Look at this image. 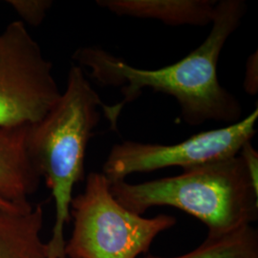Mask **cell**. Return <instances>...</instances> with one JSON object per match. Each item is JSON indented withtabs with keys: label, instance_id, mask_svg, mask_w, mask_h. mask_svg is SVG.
Masks as SVG:
<instances>
[{
	"label": "cell",
	"instance_id": "cell-10",
	"mask_svg": "<svg viewBox=\"0 0 258 258\" xmlns=\"http://www.w3.org/2000/svg\"><path fill=\"white\" fill-rule=\"evenodd\" d=\"M142 258H258V231L253 225H248L221 235L208 236L199 247L183 255L148 254Z\"/></svg>",
	"mask_w": 258,
	"mask_h": 258
},
{
	"label": "cell",
	"instance_id": "cell-8",
	"mask_svg": "<svg viewBox=\"0 0 258 258\" xmlns=\"http://www.w3.org/2000/svg\"><path fill=\"white\" fill-rule=\"evenodd\" d=\"M97 4L119 17L153 19L170 26L211 25L215 0H98Z\"/></svg>",
	"mask_w": 258,
	"mask_h": 258
},
{
	"label": "cell",
	"instance_id": "cell-5",
	"mask_svg": "<svg viewBox=\"0 0 258 258\" xmlns=\"http://www.w3.org/2000/svg\"><path fill=\"white\" fill-rule=\"evenodd\" d=\"M60 95L38 42L20 20L9 23L0 32V127L36 123Z\"/></svg>",
	"mask_w": 258,
	"mask_h": 258
},
{
	"label": "cell",
	"instance_id": "cell-2",
	"mask_svg": "<svg viewBox=\"0 0 258 258\" xmlns=\"http://www.w3.org/2000/svg\"><path fill=\"white\" fill-rule=\"evenodd\" d=\"M105 105L79 65L67 75L66 87L55 105L27 130V150L55 204V221L47 242L49 257L65 256V227L76 184L84 177L86 150Z\"/></svg>",
	"mask_w": 258,
	"mask_h": 258
},
{
	"label": "cell",
	"instance_id": "cell-4",
	"mask_svg": "<svg viewBox=\"0 0 258 258\" xmlns=\"http://www.w3.org/2000/svg\"><path fill=\"white\" fill-rule=\"evenodd\" d=\"M70 218L73 231L65 244L66 258H140L177 223L171 215L147 218L122 207L102 172L87 175L83 192L72 199Z\"/></svg>",
	"mask_w": 258,
	"mask_h": 258
},
{
	"label": "cell",
	"instance_id": "cell-7",
	"mask_svg": "<svg viewBox=\"0 0 258 258\" xmlns=\"http://www.w3.org/2000/svg\"><path fill=\"white\" fill-rule=\"evenodd\" d=\"M27 130L0 127V196L20 208L31 205L41 179L28 153Z\"/></svg>",
	"mask_w": 258,
	"mask_h": 258
},
{
	"label": "cell",
	"instance_id": "cell-1",
	"mask_svg": "<svg viewBox=\"0 0 258 258\" xmlns=\"http://www.w3.org/2000/svg\"><path fill=\"white\" fill-rule=\"evenodd\" d=\"M244 0L217 1L209 36L194 51L175 63L159 69H143L96 46L81 47L72 55L75 64L86 68V76L102 86L120 88L123 100L105 103L102 112L117 130L124 106L137 100L143 90L173 97L184 122L198 126L207 121L232 124L241 120L243 108L238 99L222 86L218 61L229 37L239 28L247 14Z\"/></svg>",
	"mask_w": 258,
	"mask_h": 258
},
{
	"label": "cell",
	"instance_id": "cell-6",
	"mask_svg": "<svg viewBox=\"0 0 258 258\" xmlns=\"http://www.w3.org/2000/svg\"><path fill=\"white\" fill-rule=\"evenodd\" d=\"M257 119L256 107L237 122L194 134L173 145L123 141L112 147L102 172L113 183L136 173L173 166L185 169L236 156L255 136Z\"/></svg>",
	"mask_w": 258,
	"mask_h": 258
},
{
	"label": "cell",
	"instance_id": "cell-13",
	"mask_svg": "<svg viewBox=\"0 0 258 258\" xmlns=\"http://www.w3.org/2000/svg\"><path fill=\"white\" fill-rule=\"evenodd\" d=\"M239 155L242 157L245 166L249 171L252 184L258 188V153L252 147L251 142H248L244 145L240 150Z\"/></svg>",
	"mask_w": 258,
	"mask_h": 258
},
{
	"label": "cell",
	"instance_id": "cell-11",
	"mask_svg": "<svg viewBox=\"0 0 258 258\" xmlns=\"http://www.w3.org/2000/svg\"><path fill=\"white\" fill-rule=\"evenodd\" d=\"M7 4L19 16L22 23L37 27L44 21L54 2L51 0H8Z\"/></svg>",
	"mask_w": 258,
	"mask_h": 258
},
{
	"label": "cell",
	"instance_id": "cell-14",
	"mask_svg": "<svg viewBox=\"0 0 258 258\" xmlns=\"http://www.w3.org/2000/svg\"><path fill=\"white\" fill-rule=\"evenodd\" d=\"M31 206V205H30ZM29 206V207H30ZM0 208H5V209H11V210H17V209H26V208H20V207H18V206H16V205H14V204L10 203L8 201H6L4 198H2L1 196H0Z\"/></svg>",
	"mask_w": 258,
	"mask_h": 258
},
{
	"label": "cell",
	"instance_id": "cell-12",
	"mask_svg": "<svg viewBox=\"0 0 258 258\" xmlns=\"http://www.w3.org/2000/svg\"><path fill=\"white\" fill-rule=\"evenodd\" d=\"M258 58L257 51L249 55L246 63V73L244 80L245 91L255 96L258 91Z\"/></svg>",
	"mask_w": 258,
	"mask_h": 258
},
{
	"label": "cell",
	"instance_id": "cell-9",
	"mask_svg": "<svg viewBox=\"0 0 258 258\" xmlns=\"http://www.w3.org/2000/svg\"><path fill=\"white\" fill-rule=\"evenodd\" d=\"M43 219L39 204L17 210L0 208V258H50L41 236Z\"/></svg>",
	"mask_w": 258,
	"mask_h": 258
},
{
	"label": "cell",
	"instance_id": "cell-3",
	"mask_svg": "<svg viewBox=\"0 0 258 258\" xmlns=\"http://www.w3.org/2000/svg\"><path fill=\"white\" fill-rule=\"evenodd\" d=\"M119 203L143 215L153 207H172L203 222L208 236L253 225L258 218V188L239 154L183 169L181 174L132 184L110 183Z\"/></svg>",
	"mask_w": 258,
	"mask_h": 258
}]
</instances>
